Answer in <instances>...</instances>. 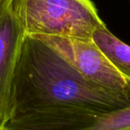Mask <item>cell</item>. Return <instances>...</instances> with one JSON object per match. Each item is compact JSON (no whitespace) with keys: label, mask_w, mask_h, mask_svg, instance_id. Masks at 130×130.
Here are the masks:
<instances>
[{"label":"cell","mask_w":130,"mask_h":130,"mask_svg":"<svg viewBox=\"0 0 130 130\" xmlns=\"http://www.w3.org/2000/svg\"><path fill=\"white\" fill-rule=\"evenodd\" d=\"M36 37L52 47L87 81L130 101V81L115 69L93 40L54 36Z\"/></svg>","instance_id":"obj_3"},{"label":"cell","mask_w":130,"mask_h":130,"mask_svg":"<svg viewBox=\"0 0 130 130\" xmlns=\"http://www.w3.org/2000/svg\"><path fill=\"white\" fill-rule=\"evenodd\" d=\"M92 40L106 55L115 69L130 81V45L114 36L106 25L98 28L94 31Z\"/></svg>","instance_id":"obj_6"},{"label":"cell","mask_w":130,"mask_h":130,"mask_svg":"<svg viewBox=\"0 0 130 130\" xmlns=\"http://www.w3.org/2000/svg\"><path fill=\"white\" fill-rule=\"evenodd\" d=\"M25 31L13 4L0 12V121L10 119L12 89Z\"/></svg>","instance_id":"obj_5"},{"label":"cell","mask_w":130,"mask_h":130,"mask_svg":"<svg viewBox=\"0 0 130 130\" xmlns=\"http://www.w3.org/2000/svg\"><path fill=\"white\" fill-rule=\"evenodd\" d=\"M129 105L128 100L87 81L39 38L25 35L13 79L8 121L64 110L104 113Z\"/></svg>","instance_id":"obj_1"},{"label":"cell","mask_w":130,"mask_h":130,"mask_svg":"<svg viewBox=\"0 0 130 130\" xmlns=\"http://www.w3.org/2000/svg\"><path fill=\"white\" fill-rule=\"evenodd\" d=\"M13 0H0V12L9 7L13 4Z\"/></svg>","instance_id":"obj_7"},{"label":"cell","mask_w":130,"mask_h":130,"mask_svg":"<svg viewBox=\"0 0 130 130\" xmlns=\"http://www.w3.org/2000/svg\"><path fill=\"white\" fill-rule=\"evenodd\" d=\"M0 130H6V126H5V123L1 122V121H0Z\"/></svg>","instance_id":"obj_8"},{"label":"cell","mask_w":130,"mask_h":130,"mask_svg":"<svg viewBox=\"0 0 130 130\" xmlns=\"http://www.w3.org/2000/svg\"><path fill=\"white\" fill-rule=\"evenodd\" d=\"M129 130H130V129H129Z\"/></svg>","instance_id":"obj_9"},{"label":"cell","mask_w":130,"mask_h":130,"mask_svg":"<svg viewBox=\"0 0 130 130\" xmlns=\"http://www.w3.org/2000/svg\"><path fill=\"white\" fill-rule=\"evenodd\" d=\"M25 35L92 40L105 25L91 0H13Z\"/></svg>","instance_id":"obj_2"},{"label":"cell","mask_w":130,"mask_h":130,"mask_svg":"<svg viewBox=\"0 0 130 130\" xmlns=\"http://www.w3.org/2000/svg\"><path fill=\"white\" fill-rule=\"evenodd\" d=\"M6 130H129L130 105L110 112L64 110L5 124Z\"/></svg>","instance_id":"obj_4"}]
</instances>
